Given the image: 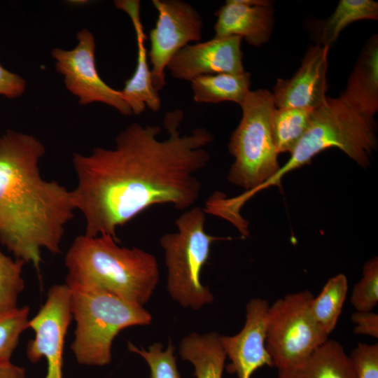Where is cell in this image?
Instances as JSON below:
<instances>
[{"instance_id":"cell-1","label":"cell","mask_w":378,"mask_h":378,"mask_svg":"<svg viewBox=\"0 0 378 378\" xmlns=\"http://www.w3.org/2000/svg\"><path fill=\"white\" fill-rule=\"evenodd\" d=\"M183 120L181 109L165 114L168 136L163 140L159 125L134 122L119 132L113 148L73 155L78 183L71 191L85 219V234L118 239L119 227L153 205L186 211L197 202L202 183L196 174L209 162L205 147L214 137L204 127L182 134Z\"/></svg>"},{"instance_id":"cell-2","label":"cell","mask_w":378,"mask_h":378,"mask_svg":"<svg viewBox=\"0 0 378 378\" xmlns=\"http://www.w3.org/2000/svg\"><path fill=\"white\" fill-rule=\"evenodd\" d=\"M43 144L14 130L0 136V243L40 273L41 250L61 252L66 225L76 210L72 191L44 180L39 161Z\"/></svg>"},{"instance_id":"cell-3","label":"cell","mask_w":378,"mask_h":378,"mask_svg":"<svg viewBox=\"0 0 378 378\" xmlns=\"http://www.w3.org/2000/svg\"><path fill=\"white\" fill-rule=\"evenodd\" d=\"M120 243L110 234L76 237L64 258L66 284L102 289L143 306L159 281L158 261L143 249Z\"/></svg>"},{"instance_id":"cell-4","label":"cell","mask_w":378,"mask_h":378,"mask_svg":"<svg viewBox=\"0 0 378 378\" xmlns=\"http://www.w3.org/2000/svg\"><path fill=\"white\" fill-rule=\"evenodd\" d=\"M377 145L373 116L354 110L340 97H326L314 110L310 125L288 162L256 191L281 186L284 175L309 163L316 155L332 147L338 148L360 166L366 167Z\"/></svg>"},{"instance_id":"cell-5","label":"cell","mask_w":378,"mask_h":378,"mask_svg":"<svg viewBox=\"0 0 378 378\" xmlns=\"http://www.w3.org/2000/svg\"><path fill=\"white\" fill-rule=\"evenodd\" d=\"M72 316L76 322L71 349L81 365L104 366L111 360L112 342L123 329L150 323L143 306L102 289L69 286Z\"/></svg>"},{"instance_id":"cell-6","label":"cell","mask_w":378,"mask_h":378,"mask_svg":"<svg viewBox=\"0 0 378 378\" xmlns=\"http://www.w3.org/2000/svg\"><path fill=\"white\" fill-rule=\"evenodd\" d=\"M204 209L194 206L175 220L177 230L160 239L167 268V288L171 297L184 307L198 309L211 303L214 295L201 282L212 244L223 238L209 234L204 228Z\"/></svg>"},{"instance_id":"cell-7","label":"cell","mask_w":378,"mask_h":378,"mask_svg":"<svg viewBox=\"0 0 378 378\" xmlns=\"http://www.w3.org/2000/svg\"><path fill=\"white\" fill-rule=\"evenodd\" d=\"M240 106L241 119L228 144L234 160L227 180L251 191L280 169L272 132V116L276 107L272 92L266 89L250 90Z\"/></svg>"},{"instance_id":"cell-8","label":"cell","mask_w":378,"mask_h":378,"mask_svg":"<svg viewBox=\"0 0 378 378\" xmlns=\"http://www.w3.org/2000/svg\"><path fill=\"white\" fill-rule=\"evenodd\" d=\"M309 290L290 293L269 307L266 348L278 370L295 367L328 340L310 310Z\"/></svg>"},{"instance_id":"cell-9","label":"cell","mask_w":378,"mask_h":378,"mask_svg":"<svg viewBox=\"0 0 378 378\" xmlns=\"http://www.w3.org/2000/svg\"><path fill=\"white\" fill-rule=\"evenodd\" d=\"M77 45L71 50L54 48L51 55L56 71L63 77L66 88L81 105L99 102L125 116L132 115L121 92L107 85L100 77L95 64V40L88 29L77 32Z\"/></svg>"},{"instance_id":"cell-10","label":"cell","mask_w":378,"mask_h":378,"mask_svg":"<svg viewBox=\"0 0 378 378\" xmlns=\"http://www.w3.org/2000/svg\"><path fill=\"white\" fill-rule=\"evenodd\" d=\"M158 13L149 34L151 80L158 92L167 84L165 69L172 57L189 42L202 38L203 22L190 4L181 0H153Z\"/></svg>"},{"instance_id":"cell-11","label":"cell","mask_w":378,"mask_h":378,"mask_svg":"<svg viewBox=\"0 0 378 378\" xmlns=\"http://www.w3.org/2000/svg\"><path fill=\"white\" fill-rule=\"evenodd\" d=\"M72 318L70 290L64 284L51 286L45 303L38 314L29 320L28 328L33 329L35 337L27 344V356L33 363L41 358H46L45 378H63L64 346Z\"/></svg>"},{"instance_id":"cell-12","label":"cell","mask_w":378,"mask_h":378,"mask_svg":"<svg viewBox=\"0 0 378 378\" xmlns=\"http://www.w3.org/2000/svg\"><path fill=\"white\" fill-rule=\"evenodd\" d=\"M241 38L215 36L207 41L187 45L170 60L167 69L175 78L191 82L202 76L245 72Z\"/></svg>"},{"instance_id":"cell-13","label":"cell","mask_w":378,"mask_h":378,"mask_svg":"<svg viewBox=\"0 0 378 378\" xmlns=\"http://www.w3.org/2000/svg\"><path fill=\"white\" fill-rule=\"evenodd\" d=\"M269 307L265 300L251 299L246 306V321L241 331L233 336H220L226 357L231 361L227 370L238 378H251L265 365L273 367L265 342Z\"/></svg>"},{"instance_id":"cell-14","label":"cell","mask_w":378,"mask_h":378,"mask_svg":"<svg viewBox=\"0 0 378 378\" xmlns=\"http://www.w3.org/2000/svg\"><path fill=\"white\" fill-rule=\"evenodd\" d=\"M328 49L310 46L296 73L289 79H277L272 92L276 108L315 109L325 102Z\"/></svg>"},{"instance_id":"cell-15","label":"cell","mask_w":378,"mask_h":378,"mask_svg":"<svg viewBox=\"0 0 378 378\" xmlns=\"http://www.w3.org/2000/svg\"><path fill=\"white\" fill-rule=\"evenodd\" d=\"M114 4L118 9L123 10L130 17L134 29L137 46L135 71L125 82L123 88L120 90L122 99L130 108L132 115H140L146 107L154 112L158 111L161 107V100L152 83L145 46L146 36L140 17V1L118 0L115 1Z\"/></svg>"},{"instance_id":"cell-16","label":"cell","mask_w":378,"mask_h":378,"mask_svg":"<svg viewBox=\"0 0 378 378\" xmlns=\"http://www.w3.org/2000/svg\"><path fill=\"white\" fill-rule=\"evenodd\" d=\"M272 6L252 5L248 0H227L216 11L215 36H236L253 46L267 42L274 24Z\"/></svg>"},{"instance_id":"cell-17","label":"cell","mask_w":378,"mask_h":378,"mask_svg":"<svg viewBox=\"0 0 378 378\" xmlns=\"http://www.w3.org/2000/svg\"><path fill=\"white\" fill-rule=\"evenodd\" d=\"M354 110L373 116L378 110V36L366 42L340 97Z\"/></svg>"},{"instance_id":"cell-18","label":"cell","mask_w":378,"mask_h":378,"mask_svg":"<svg viewBox=\"0 0 378 378\" xmlns=\"http://www.w3.org/2000/svg\"><path fill=\"white\" fill-rule=\"evenodd\" d=\"M278 378H356L342 345L328 340L302 363L278 370Z\"/></svg>"},{"instance_id":"cell-19","label":"cell","mask_w":378,"mask_h":378,"mask_svg":"<svg viewBox=\"0 0 378 378\" xmlns=\"http://www.w3.org/2000/svg\"><path fill=\"white\" fill-rule=\"evenodd\" d=\"M179 352L193 365L197 378H222L226 355L218 333L190 334L181 341Z\"/></svg>"},{"instance_id":"cell-20","label":"cell","mask_w":378,"mask_h":378,"mask_svg":"<svg viewBox=\"0 0 378 378\" xmlns=\"http://www.w3.org/2000/svg\"><path fill=\"white\" fill-rule=\"evenodd\" d=\"M193 99L197 103L232 102L239 106L250 91L251 74L220 73L202 76L191 82Z\"/></svg>"},{"instance_id":"cell-21","label":"cell","mask_w":378,"mask_h":378,"mask_svg":"<svg viewBox=\"0 0 378 378\" xmlns=\"http://www.w3.org/2000/svg\"><path fill=\"white\" fill-rule=\"evenodd\" d=\"M314 110L275 108L272 116V132L274 144L279 153H290L293 151L307 130Z\"/></svg>"},{"instance_id":"cell-22","label":"cell","mask_w":378,"mask_h":378,"mask_svg":"<svg viewBox=\"0 0 378 378\" xmlns=\"http://www.w3.org/2000/svg\"><path fill=\"white\" fill-rule=\"evenodd\" d=\"M348 291L346 276L338 274L326 282L320 294L314 297L310 310L315 321L323 331L330 335L337 323Z\"/></svg>"},{"instance_id":"cell-23","label":"cell","mask_w":378,"mask_h":378,"mask_svg":"<svg viewBox=\"0 0 378 378\" xmlns=\"http://www.w3.org/2000/svg\"><path fill=\"white\" fill-rule=\"evenodd\" d=\"M378 19V3L372 0H340L325 21L320 34V45L330 46L349 24L363 20Z\"/></svg>"},{"instance_id":"cell-24","label":"cell","mask_w":378,"mask_h":378,"mask_svg":"<svg viewBox=\"0 0 378 378\" xmlns=\"http://www.w3.org/2000/svg\"><path fill=\"white\" fill-rule=\"evenodd\" d=\"M25 262L4 254L0 249V313L18 307V299L24 288L22 276Z\"/></svg>"},{"instance_id":"cell-25","label":"cell","mask_w":378,"mask_h":378,"mask_svg":"<svg viewBox=\"0 0 378 378\" xmlns=\"http://www.w3.org/2000/svg\"><path fill=\"white\" fill-rule=\"evenodd\" d=\"M29 314L27 306L0 313V365L10 362L21 334L28 328Z\"/></svg>"},{"instance_id":"cell-26","label":"cell","mask_w":378,"mask_h":378,"mask_svg":"<svg viewBox=\"0 0 378 378\" xmlns=\"http://www.w3.org/2000/svg\"><path fill=\"white\" fill-rule=\"evenodd\" d=\"M128 349L131 352L139 354L147 362L150 378H181L174 355L175 348L172 344L169 343L167 349L163 350V345L156 342L146 350L138 349L128 342Z\"/></svg>"},{"instance_id":"cell-27","label":"cell","mask_w":378,"mask_h":378,"mask_svg":"<svg viewBox=\"0 0 378 378\" xmlns=\"http://www.w3.org/2000/svg\"><path fill=\"white\" fill-rule=\"evenodd\" d=\"M356 311L369 312L378 302V258L374 257L363 266V276L354 286L350 298Z\"/></svg>"},{"instance_id":"cell-28","label":"cell","mask_w":378,"mask_h":378,"mask_svg":"<svg viewBox=\"0 0 378 378\" xmlns=\"http://www.w3.org/2000/svg\"><path fill=\"white\" fill-rule=\"evenodd\" d=\"M356 378H378V344L358 343L349 356Z\"/></svg>"},{"instance_id":"cell-29","label":"cell","mask_w":378,"mask_h":378,"mask_svg":"<svg viewBox=\"0 0 378 378\" xmlns=\"http://www.w3.org/2000/svg\"><path fill=\"white\" fill-rule=\"evenodd\" d=\"M27 87L20 75L4 68L0 64V96L13 99L21 97Z\"/></svg>"},{"instance_id":"cell-30","label":"cell","mask_w":378,"mask_h":378,"mask_svg":"<svg viewBox=\"0 0 378 378\" xmlns=\"http://www.w3.org/2000/svg\"><path fill=\"white\" fill-rule=\"evenodd\" d=\"M351 321L355 324L354 332L357 335H364L378 337V315L372 311H356L351 315Z\"/></svg>"},{"instance_id":"cell-31","label":"cell","mask_w":378,"mask_h":378,"mask_svg":"<svg viewBox=\"0 0 378 378\" xmlns=\"http://www.w3.org/2000/svg\"><path fill=\"white\" fill-rule=\"evenodd\" d=\"M0 378H26L25 370L9 362L0 365Z\"/></svg>"}]
</instances>
